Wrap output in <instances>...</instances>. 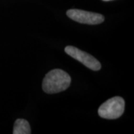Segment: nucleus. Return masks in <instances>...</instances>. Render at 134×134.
Here are the masks:
<instances>
[{
	"instance_id": "obj_3",
	"label": "nucleus",
	"mask_w": 134,
	"mask_h": 134,
	"mask_svg": "<svg viewBox=\"0 0 134 134\" xmlns=\"http://www.w3.org/2000/svg\"><path fill=\"white\" fill-rule=\"evenodd\" d=\"M65 52L67 54L72 58L83 63L85 66L93 71H98L101 68L100 62L88 53L83 52L81 50L74 46H68L65 48Z\"/></svg>"
},
{
	"instance_id": "obj_4",
	"label": "nucleus",
	"mask_w": 134,
	"mask_h": 134,
	"mask_svg": "<svg viewBox=\"0 0 134 134\" xmlns=\"http://www.w3.org/2000/svg\"><path fill=\"white\" fill-rule=\"evenodd\" d=\"M66 15L72 20L83 24L98 25L104 21V16L103 15L83 10H67Z\"/></svg>"
},
{
	"instance_id": "obj_5",
	"label": "nucleus",
	"mask_w": 134,
	"mask_h": 134,
	"mask_svg": "<svg viewBox=\"0 0 134 134\" xmlns=\"http://www.w3.org/2000/svg\"><path fill=\"white\" fill-rule=\"evenodd\" d=\"M31 133L29 121L23 119L16 120L14 126V134H30Z\"/></svg>"
},
{
	"instance_id": "obj_1",
	"label": "nucleus",
	"mask_w": 134,
	"mask_h": 134,
	"mask_svg": "<svg viewBox=\"0 0 134 134\" xmlns=\"http://www.w3.org/2000/svg\"><path fill=\"white\" fill-rule=\"evenodd\" d=\"M71 83V77L67 72L61 69H53L48 72L43 81V91L54 94L66 90Z\"/></svg>"
},
{
	"instance_id": "obj_6",
	"label": "nucleus",
	"mask_w": 134,
	"mask_h": 134,
	"mask_svg": "<svg viewBox=\"0 0 134 134\" xmlns=\"http://www.w3.org/2000/svg\"><path fill=\"white\" fill-rule=\"evenodd\" d=\"M103 1H111V0H103Z\"/></svg>"
},
{
	"instance_id": "obj_2",
	"label": "nucleus",
	"mask_w": 134,
	"mask_h": 134,
	"mask_svg": "<svg viewBox=\"0 0 134 134\" xmlns=\"http://www.w3.org/2000/svg\"><path fill=\"white\" fill-rule=\"evenodd\" d=\"M125 100L119 96H115L106 100L98 108V115L106 119H116L124 113Z\"/></svg>"
}]
</instances>
